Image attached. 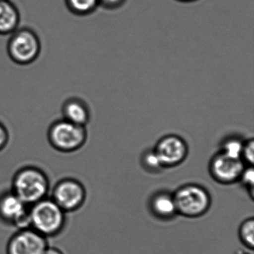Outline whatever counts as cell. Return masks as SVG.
<instances>
[{
    "instance_id": "obj_15",
    "label": "cell",
    "mask_w": 254,
    "mask_h": 254,
    "mask_svg": "<svg viewBox=\"0 0 254 254\" xmlns=\"http://www.w3.org/2000/svg\"><path fill=\"white\" fill-rule=\"evenodd\" d=\"M241 242L250 250L254 248V219L249 218L241 224L239 230Z\"/></svg>"
},
{
    "instance_id": "obj_17",
    "label": "cell",
    "mask_w": 254,
    "mask_h": 254,
    "mask_svg": "<svg viewBox=\"0 0 254 254\" xmlns=\"http://www.w3.org/2000/svg\"><path fill=\"white\" fill-rule=\"evenodd\" d=\"M243 144L244 142L237 138H229L228 139H226L223 143L222 149L221 151L227 154L229 157L241 159Z\"/></svg>"
},
{
    "instance_id": "obj_2",
    "label": "cell",
    "mask_w": 254,
    "mask_h": 254,
    "mask_svg": "<svg viewBox=\"0 0 254 254\" xmlns=\"http://www.w3.org/2000/svg\"><path fill=\"white\" fill-rule=\"evenodd\" d=\"M66 214L51 197H45L29 206L31 227L46 238L58 236L66 225Z\"/></svg>"
},
{
    "instance_id": "obj_20",
    "label": "cell",
    "mask_w": 254,
    "mask_h": 254,
    "mask_svg": "<svg viewBox=\"0 0 254 254\" xmlns=\"http://www.w3.org/2000/svg\"><path fill=\"white\" fill-rule=\"evenodd\" d=\"M9 133L7 127L0 122V151H2L8 145Z\"/></svg>"
},
{
    "instance_id": "obj_24",
    "label": "cell",
    "mask_w": 254,
    "mask_h": 254,
    "mask_svg": "<svg viewBox=\"0 0 254 254\" xmlns=\"http://www.w3.org/2000/svg\"><path fill=\"white\" fill-rule=\"evenodd\" d=\"M1 1H5V0H0V2H1Z\"/></svg>"
},
{
    "instance_id": "obj_4",
    "label": "cell",
    "mask_w": 254,
    "mask_h": 254,
    "mask_svg": "<svg viewBox=\"0 0 254 254\" xmlns=\"http://www.w3.org/2000/svg\"><path fill=\"white\" fill-rule=\"evenodd\" d=\"M178 215L187 218H198L204 215L211 206L209 191L198 184H185L173 193Z\"/></svg>"
},
{
    "instance_id": "obj_7",
    "label": "cell",
    "mask_w": 254,
    "mask_h": 254,
    "mask_svg": "<svg viewBox=\"0 0 254 254\" xmlns=\"http://www.w3.org/2000/svg\"><path fill=\"white\" fill-rule=\"evenodd\" d=\"M0 219L17 230L31 228L29 206L12 191L0 195Z\"/></svg>"
},
{
    "instance_id": "obj_9",
    "label": "cell",
    "mask_w": 254,
    "mask_h": 254,
    "mask_svg": "<svg viewBox=\"0 0 254 254\" xmlns=\"http://www.w3.org/2000/svg\"><path fill=\"white\" fill-rule=\"evenodd\" d=\"M49 246L47 238L31 228L18 230L7 244V254H43Z\"/></svg>"
},
{
    "instance_id": "obj_19",
    "label": "cell",
    "mask_w": 254,
    "mask_h": 254,
    "mask_svg": "<svg viewBox=\"0 0 254 254\" xmlns=\"http://www.w3.org/2000/svg\"><path fill=\"white\" fill-rule=\"evenodd\" d=\"M241 159L245 164L253 166L254 161V140L249 139L244 142Z\"/></svg>"
},
{
    "instance_id": "obj_16",
    "label": "cell",
    "mask_w": 254,
    "mask_h": 254,
    "mask_svg": "<svg viewBox=\"0 0 254 254\" xmlns=\"http://www.w3.org/2000/svg\"><path fill=\"white\" fill-rule=\"evenodd\" d=\"M142 167L151 173H158L164 169L154 149H148L143 152L141 157Z\"/></svg>"
},
{
    "instance_id": "obj_22",
    "label": "cell",
    "mask_w": 254,
    "mask_h": 254,
    "mask_svg": "<svg viewBox=\"0 0 254 254\" xmlns=\"http://www.w3.org/2000/svg\"><path fill=\"white\" fill-rule=\"evenodd\" d=\"M43 254H64V253L59 248L48 246Z\"/></svg>"
},
{
    "instance_id": "obj_5",
    "label": "cell",
    "mask_w": 254,
    "mask_h": 254,
    "mask_svg": "<svg viewBox=\"0 0 254 254\" xmlns=\"http://www.w3.org/2000/svg\"><path fill=\"white\" fill-rule=\"evenodd\" d=\"M10 35L7 52L14 63L26 66L38 59L41 51V43L35 31L29 28H22Z\"/></svg>"
},
{
    "instance_id": "obj_13",
    "label": "cell",
    "mask_w": 254,
    "mask_h": 254,
    "mask_svg": "<svg viewBox=\"0 0 254 254\" xmlns=\"http://www.w3.org/2000/svg\"><path fill=\"white\" fill-rule=\"evenodd\" d=\"M20 14L10 0L0 2V35H11L18 29Z\"/></svg>"
},
{
    "instance_id": "obj_6",
    "label": "cell",
    "mask_w": 254,
    "mask_h": 254,
    "mask_svg": "<svg viewBox=\"0 0 254 254\" xmlns=\"http://www.w3.org/2000/svg\"><path fill=\"white\" fill-rule=\"evenodd\" d=\"M86 197L87 191L84 185L78 180L66 178L56 184L51 198L65 212H71L80 209Z\"/></svg>"
},
{
    "instance_id": "obj_18",
    "label": "cell",
    "mask_w": 254,
    "mask_h": 254,
    "mask_svg": "<svg viewBox=\"0 0 254 254\" xmlns=\"http://www.w3.org/2000/svg\"><path fill=\"white\" fill-rule=\"evenodd\" d=\"M239 181H241L248 190V194L253 200L254 194V169L253 166H245Z\"/></svg>"
},
{
    "instance_id": "obj_10",
    "label": "cell",
    "mask_w": 254,
    "mask_h": 254,
    "mask_svg": "<svg viewBox=\"0 0 254 254\" xmlns=\"http://www.w3.org/2000/svg\"><path fill=\"white\" fill-rule=\"evenodd\" d=\"M154 149L164 169L179 166L187 158L189 151L186 141L174 134L162 137Z\"/></svg>"
},
{
    "instance_id": "obj_3",
    "label": "cell",
    "mask_w": 254,
    "mask_h": 254,
    "mask_svg": "<svg viewBox=\"0 0 254 254\" xmlns=\"http://www.w3.org/2000/svg\"><path fill=\"white\" fill-rule=\"evenodd\" d=\"M47 138L51 146L63 153H71L82 148L87 139L86 126H78L62 119L50 125Z\"/></svg>"
},
{
    "instance_id": "obj_14",
    "label": "cell",
    "mask_w": 254,
    "mask_h": 254,
    "mask_svg": "<svg viewBox=\"0 0 254 254\" xmlns=\"http://www.w3.org/2000/svg\"><path fill=\"white\" fill-rule=\"evenodd\" d=\"M68 10L78 16L87 15L99 5V0H65Z\"/></svg>"
},
{
    "instance_id": "obj_23",
    "label": "cell",
    "mask_w": 254,
    "mask_h": 254,
    "mask_svg": "<svg viewBox=\"0 0 254 254\" xmlns=\"http://www.w3.org/2000/svg\"><path fill=\"white\" fill-rule=\"evenodd\" d=\"M179 1H182V2H191V1H194V0H179Z\"/></svg>"
},
{
    "instance_id": "obj_1",
    "label": "cell",
    "mask_w": 254,
    "mask_h": 254,
    "mask_svg": "<svg viewBox=\"0 0 254 254\" xmlns=\"http://www.w3.org/2000/svg\"><path fill=\"white\" fill-rule=\"evenodd\" d=\"M11 186V191L30 206L47 197L50 191V180L42 169L28 166L16 172Z\"/></svg>"
},
{
    "instance_id": "obj_11",
    "label": "cell",
    "mask_w": 254,
    "mask_h": 254,
    "mask_svg": "<svg viewBox=\"0 0 254 254\" xmlns=\"http://www.w3.org/2000/svg\"><path fill=\"white\" fill-rule=\"evenodd\" d=\"M149 209L156 218L163 221L172 219L177 213L173 194L167 191H158L151 195Z\"/></svg>"
},
{
    "instance_id": "obj_21",
    "label": "cell",
    "mask_w": 254,
    "mask_h": 254,
    "mask_svg": "<svg viewBox=\"0 0 254 254\" xmlns=\"http://www.w3.org/2000/svg\"><path fill=\"white\" fill-rule=\"evenodd\" d=\"M124 0H99V5L107 8H115L121 5Z\"/></svg>"
},
{
    "instance_id": "obj_12",
    "label": "cell",
    "mask_w": 254,
    "mask_h": 254,
    "mask_svg": "<svg viewBox=\"0 0 254 254\" xmlns=\"http://www.w3.org/2000/svg\"><path fill=\"white\" fill-rule=\"evenodd\" d=\"M64 120L78 126H86L90 118L87 104L78 98H69L64 102L62 108Z\"/></svg>"
},
{
    "instance_id": "obj_8",
    "label": "cell",
    "mask_w": 254,
    "mask_h": 254,
    "mask_svg": "<svg viewBox=\"0 0 254 254\" xmlns=\"http://www.w3.org/2000/svg\"><path fill=\"white\" fill-rule=\"evenodd\" d=\"M245 167V164L241 159L233 158L220 151L211 159L209 170L214 181L230 185L239 181Z\"/></svg>"
}]
</instances>
